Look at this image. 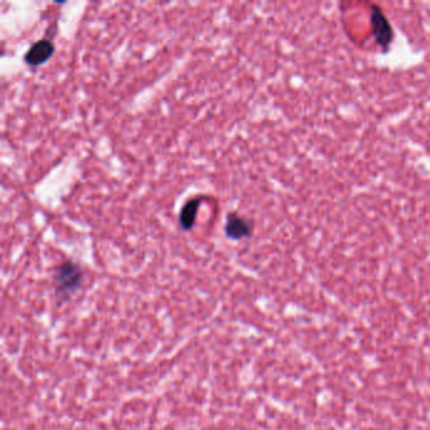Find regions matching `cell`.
<instances>
[{"instance_id":"cell-5","label":"cell","mask_w":430,"mask_h":430,"mask_svg":"<svg viewBox=\"0 0 430 430\" xmlns=\"http://www.w3.org/2000/svg\"><path fill=\"white\" fill-rule=\"evenodd\" d=\"M201 201V197L190 198L183 206L179 213V225L184 231H190L195 227Z\"/></svg>"},{"instance_id":"cell-3","label":"cell","mask_w":430,"mask_h":430,"mask_svg":"<svg viewBox=\"0 0 430 430\" xmlns=\"http://www.w3.org/2000/svg\"><path fill=\"white\" fill-rule=\"evenodd\" d=\"M254 231V224L250 219H244L237 213H230L227 216L225 233L231 240H241L250 237Z\"/></svg>"},{"instance_id":"cell-2","label":"cell","mask_w":430,"mask_h":430,"mask_svg":"<svg viewBox=\"0 0 430 430\" xmlns=\"http://www.w3.org/2000/svg\"><path fill=\"white\" fill-rule=\"evenodd\" d=\"M84 279V273L79 264L65 262L61 264L55 275L56 292L59 297H70L80 289Z\"/></svg>"},{"instance_id":"cell-1","label":"cell","mask_w":430,"mask_h":430,"mask_svg":"<svg viewBox=\"0 0 430 430\" xmlns=\"http://www.w3.org/2000/svg\"><path fill=\"white\" fill-rule=\"evenodd\" d=\"M370 24L372 36L375 38V42L379 46L380 50L384 53L390 51L391 44L394 43V27L379 4H371Z\"/></svg>"},{"instance_id":"cell-4","label":"cell","mask_w":430,"mask_h":430,"mask_svg":"<svg viewBox=\"0 0 430 430\" xmlns=\"http://www.w3.org/2000/svg\"><path fill=\"white\" fill-rule=\"evenodd\" d=\"M55 52V44L50 39H39L30 47L24 56L28 66L38 67L51 59Z\"/></svg>"}]
</instances>
